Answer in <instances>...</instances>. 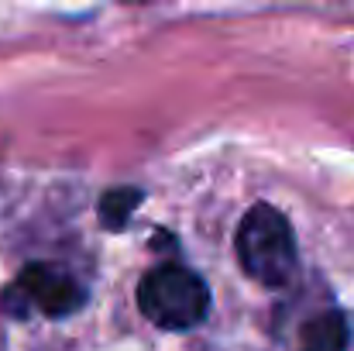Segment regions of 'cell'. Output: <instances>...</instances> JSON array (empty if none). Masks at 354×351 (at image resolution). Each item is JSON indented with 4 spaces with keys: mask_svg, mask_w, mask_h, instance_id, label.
<instances>
[{
    "mask_svg": "<svg viewBox=\"0 0 354 351\" xmlns=\"http://www.w3.org/2000/svg\"><path fill=\"white\" fill-rule=\"evenodd\" d=\"M241 269L261 286H286L296 272V234L272 204H254L234 234Z\"/></svg>",
    "mask_w": 354,
    "mask_h": 351,
    "instance_id": "6da1fadb",
    "label": "cell"
},
{
    "mask_svg": "<svg viewBox=\"0 0 354 351\" xmlns=\"http://www.w3.org/2000/svg\"><path fill=\"white\" fill-rule=\"evenodd\" d=\"M141 207V190H134V186H118V190H111L104 200H100V221H104V228H111V231H120L127 221H131V214Z\"/></svg>",
    "mask_w": 354,
    "mask_h": 351,
    "instance_id": "5b68a950",
    "label": "cell"
},
{
    "mask_svg": "<svg viewBox=\"0 0 354 351\" xmlns=\"http://www.w3.org/2000/svg\"><path fill=\"white\" fill-rule=\"evenodd\" d=\"M83 303H86L83 286L69 272H62L55 265H45V262L24 265L17 282L3 293V310L14 314V317H24L31 307L41 310L45 317H69Z\"/></svg>",
    "mask_w": 354,
    "mask_h": 351,
    "instance_id": "3957f363",
    "label": "cell"
},
{
    "mask_svg": "<svg viewBox=\"0 0 354 351\" xmlns=\"http://www.w3.org/2000/svg\"><path fill=\"white\" fill-rule=\"evenodd\" d=\"M138 307L155 327L189 331L207 317L210 289L193 269L165 262L145 272V279L138 282Z\"/></svg>",
    "mask_w": 354,
    "mask_h": 351,
    "instance_id": "7a4b0ae2",
    "label": "cell"
},
{
    "mask_svg": "<svg viewBox=\"0 0 354 351\" xmlns=\"http://www.w3.org/2000/svg\"><path fill=\"white\" fill-rule=\"evenodd\" d=\"M348 341H351V331L341 310L317 314L299 331V351H348Z\"/></svg>",
    "mask_w": 354,
    "mask_h": 351,
    "instance_id": "277c9868",
    "label": "cell"
}]
</instances>
